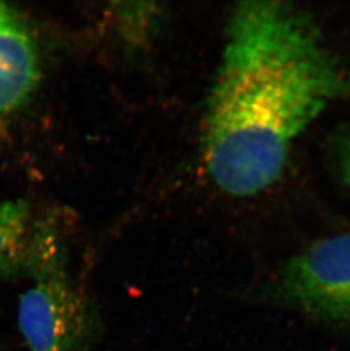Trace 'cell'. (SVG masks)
<instances>
[{"instance_id": "277c9868", "label": "cell", "mask_w": 350, "mask_h": 351, "mask_svg": "<svg viewBox=\"0 0 350 351\" xmlns=\"http://www.w3.org/2000/svg\"><path fill=\"white\" fill-rule=\"evenodd\" d=\"M36 79L34 41L13 10L0 3V115L22 105Z\"/></svg>"}, {"instance_id": "3957f363", "label": "cell", "mask_w": 350, "mask_h": 351, "mask_svg": "<svg viewBox=\"0 0 350 351\" xmlns=\"http://www.w3.org/2000/svg\"><path fill=\"white\" fill-rule=\"evenodd\" d=\"M284 302L320 321L350 325V232L323 239L285 264Z\"/></svg>"}, {"instance_id": "7a4b0ae2", "label": "cell", "mask_w": 350, "mask_h": 351, "mask_svg": "<svg viewBox=\"0 0 350 351\" xmlns=\"http://www.w3.org/2000/svg\"><path fill=\"white\" fill-rule=\"evenodd\" d=\"M31 278L19 306V328L29 351L93 350L100 314L67 273L63 252H50Z\"/></svg>"}, {"instance_id": "8992f818", "label": "cell", "mask_w": 350, "mask_h": 351, "mask_svg": "<svg viewBox=\"0 0 350 351\" xmlns=\"http://www.w3.org/2000/svg\"><path fill=\"white\" fill-rule=\"evenodd\" d=\"M342 173L346 182L350 186V140L345 149L344 159H342Z\"/></svg>"}, {"instance_id": "5b68a950", "label": "cell", "mask_w": 350, "mask_h": 351, "mask_svg": "<svg viewBox=\"0 0 350 351\" xmlns=\"http://www.w3.org/2000/svg\"><path fill=\"white\" fill-rule=\"evenodd\" d=\"M30 212L23 200L0 202V281L29 275L39 262L43 231L29 229Z\"/></svg>"}, {"instance_id": "6da1fadb", "label": "cell", "mask_w": 350, "mask_h": 351, "mask_svg": "<svg viewBox=\"0 0 350 351\" xmlns=\"http://www.w3.org/2000/svg\"><path fill=\"white\" fill-rule=\"evenodd\" d=\"M349 90L311 14L282 0L239 3L206 119L211 180L237 197L271 188L294 141Z\"/></svg>"}]
</instances>
